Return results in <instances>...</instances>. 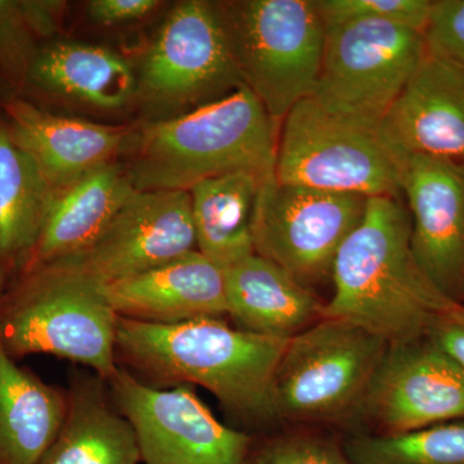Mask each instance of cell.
<instances>
[{
	"label": "cell",
	"instance_id": "6da1fadb",
	"mask_svg": "<svg viewBox=\"0 0 464 464\" xmlns=\"http://www.w3.org/2000/svg\"><path fill=\"white\" fill-rule=\"evenodd\" d=\"M334 295L323 317L362 326L389 344L427 337L440 316L460 306L431 282L415 257L401 198H371L332 267Z\"/></svg>",
	"mask_w": 464,
	"mask_h": 464
},
{
	"label": "cell",
	"instance_id": "7a4b0ae2",
	"mask_svg": "<svg viewBox=\"0 0 464 464\" xmlns=\"http://www.w3.org/2000/svg\"><path fill=\"white\" fill-rule=\"evenodd\" d=\"M289 340L232 328L222 317L150 324L119 317L116 360L166 386L197 384L255 423L276 420L274 381Z\"/></svg>",
	"mask_w": 464,
	"mask_h": 464
},
{
	"label": "cell",
	"instance_id": "3957f363",
	"mask_svg": "<svg viewBox=\"0 0 464 464\" xmlns=\"http://www.w3.org/2000/svg\"><path fill=\"white\" fill-rule=\"evenodd\" d=\"M276 121L246 87L152 121L133 140L124 172L136 190L190 191L231 173L275 176Z\"/></svg>",
	"mask_w": 464,
	"mask_h": 464
},
{
	"label": "cell",
	"instance_id": "277c9868",
	"mask_svg": "<svg viewBox=\"0 0 464 464\" xmlns=\"http://www.w3.org/2000/svg\"><path fill=\"white\" fill-rule=\"evenodd\" d=\"M119 316L102 288L57 265L24 271L0 298V341L14 359L56 356L88 366L108 382L119 369Z\"/></svg>",
	"mask_w": 464,
	"mask_h": 464
},
{
	"label": "cell",
	"instance_id": "5b68a950",
	"mask_svg": "<svg viewBox=\"0 0 464 464\" xmlns=\"http://www.w3.org/2000/svg\"><path fill=\"white\" fill-rule=\"evenodd\" d=\"M243 83L275 121L315 93L326 27L314 0L216 3Z\"/></svg>",
	"mask_w": 464,
	"mask_h": 464
},
{
	"label": "cell",
	"instance_id": "8992f818",
	"mask_svg": "<svg viewBox=\"0 0 464 464\" xmlns=\"http://www.w3.org/2000/svg\"><path fill=\"white\" fill-rule=\"evenodd\" d=\"M404 161L378 128L332 114L308 97L284 118L275 179L368 199L401 198Z\"/></svg>",
	"mask_w": 464,
	"mask_h": 464
},
{
	"label": "cell",
	"instance_id": "52a82bcc",
	"mask_svg": "<svg viewBox=\"0 0 464 464\" xmlns=\"http://www.w3.org/2000/svg\"><path fill=\"white\" fill-rule=\"evenodd\" d=\"M389 343L362 326L322 317L289 338L274 381L276 420L356 418Z\"/></svg>",
	"mask_w": 464,
	"mask_h": 464
},
{
	"label": "cell",
	"instance_id": "ba28073f",
	"mask_svg": "<svg viewBox=\"0 0 464 464\" xmlns=\"http://www.w3.org/2000/svg\"><path fill=\"white\" fill-rule=\"evenodd\" d=\"M426 54L423 33L395 24L329 27L313 99L332 114L378 128Z\"/></svg>",
	"mask_w": 464,
	"mask_h": 464
},
{
	"label": "cell",
	"instance_id": "9c48e42d",
	"mask_svg": "<svg viewBox=\"0 0 464 464\" xmlns=\"http://www.w3.org/2000/svg\"><path fill=\"white\" fill-rule=\"evenodd\" d=\"M137 82V94L159 112L199 108L246 87L216 3L177 5L146 54Z\"/></svg>",
	"mask_w": 464,
	"mask_h": 464
},
{
	"label": "cell",
	"instance_id": "30bf717a",
	"mask_svg": "<svg viewBox=\"0 0 464 464\" xmlns=\"http://www.w3.org/2000/svg\"><path fill=\"white\" fill-rule=\"evenodd\" d=\"M368 198L290 185L275 176L259 188L253 244L304 285L332 274L342 244L364 217Z\"/></svg>",
	"mask_w": 464,
	"mask_h": 464
},
{
	"label": "cell",
	"instance_id": "8fae6325",
	"mask_svg": "<svg viewBox=\"0 0 464 464\" xmlns=\"http://www.w3.org/2000/svg\"><path fill=\"white\" fill-rule=\"evenodd\" d=\"M108 383L136 433L141 464H248L253 439L219 422L186 384L158 389L121 365Z\"/></svg>",
	"mask_w": 464,
	"mask_h": 464
},
{
	"label": "cell",
	"instance_id": "7c38bea8",
	"mask_svg": "<svg viewBox=\"0 0 464 464\" xmlns=\"http://www.w3.org/2000/svg\"><path fill=\"white\" fill-rule=\"evenodd\" d=\"M192 250L190 191L134 190L96 239L52 265L105 288Z\"/></svg>",
	"mask_w": 464,
	"mask_h": 464
},
{
	"label": "cell",
	"instance_id": "4fadbf2b",
	"mask_svg": "<svg viewBox=\"0 0 464 464\" xmlns=\"http://www.w3.org/2000/svg\"><path fill=\"white\" fill-rule=\"evenodd\" d=\"M357 417L377 435L464 420V371L427 337L389 344Z\"/></svg>",
	"mask_w": 464,
	"mask_h": 464
},
{
	"label": "cell",
	"instance_id": "5bb4252c",
	"mask_svg": "<svg viewBox=\"0 0 464 464\" xmlns=\"http://www.w3.org/2000/svg\"><path fill=\"white\" fill-rule=\"evenodd\" d=\"M411 221V246L427 276L451 301L464 299V163L411 155L401 197Z\"/></svg>",
	"mask_w": 464,
	"mask_h": 464
},
{
	"label": "cell",
	"instance_id": "9a60e30c",
	"mask_svg": "<svg viewBox=\"0 0 464 464\" xmlns=\"http://www.w3.org/2000/svg\"><path fill=\"white\" fill-rule=\"evenodd\" d=\"M378 130L400 157L464 163V70L427 52Z\"/></svg>",
	"mask_w": 464,
	"mask_h": 464
},
{
	"label": "cell",
	"instance_id": "2e32d148",
	"mask_svg": "<svg viewBox=\"0 0 464 464\" xmlns=\"http://www.w3.org/2000/svg\"><path fill=\"white\" fill-rule=\"evenodd\" d=\"M124 319L179 324L227 315L225 271L198 250L102 288Z\"/></svg>",
	"mask_w": 464,
	"mask_h": 464
},
{
	"label": "cell",
	"instance_id": "e0dca14e",
	"mask_svg": "<svg viewBox=\"0 0 464 464\" xmlns=\"http://www.w3.org/2000/svg\"><path fill=\"white\" fill-rule=\"evenodd\" d=\"M7 114L12 140L56 191L112 163L128 140L123 127L52 114L23 100L11 101Z\"/></svg>",
	"mask_w": 464,
	"mask_h": 464
},
{
	"label": "cell",
	"instance_id": "ac0fdd59",
	"mask_svg": "<svg viewBox=\"0 0 464 464\" xmlns=\"http://www.w3.org/2000/svg\"><path fill=\"white\" fill-rule=\"evenodd\" d=\"M225 283L227 315L244 331L289 340L323 317L308 286L256 253L225 270Z\"/></svg>",
	"mask_w": 464,
	"mask_h": 464
},
{
	"label": "cell",
	"instance_id": "d6986e66",
	"mask_svg": "<svg viewBox=\"0 0 464 464\" xmlns=\"http://www.w3.org/2000/svg\"><path fill=\"white\" fill-rule=\"evenodd\" d=\"M26 79L43 92L100 111L125 108L139 90L123 57L79 43H54L36 51Z\"/></svg>",
	"mask_w": 464,
	"mask_h": 464
},
{
	"label": "cell",
	"instance_id": "ffe728a7",
	"mask_svg": "<svg viewBox=\"0 0 464 464\" xmlns=\"http://www.w3.org/2000/svg\"><path fill=\"white\" fill-rule=\"evenodd\" d=\"M103 382L99 375L72 382L65 420L38 464H141L133 427Z\"/></svg>",
	"mask_w": 464,
	"mask_h": 464
},
{
	"label": "cell",
	"instance_id": "44dd1931",
	"mask_svg": "<svg viewBox=\"0 0 464 464\" xmlns=\"http://www.w3.org/2000/svg\"><path fill=\"white\" fill-rule=\"evenodd\" d=\"M134 190L124 168L112 161L65 190L57 191L24 271L81 252L96 239Z\"/></svg>",
	"mask_w": 464,
	"mask_h": 464
},
{
	"label": "cell",
	"instance_id": "7402d4cb",
	"mask_svg": "<svg viewBox=\"0 0 464 464\" xmlns=\"http://www.w3.org/2000/svg\"><path fill=\"white\" fill-rule=\"evenodd\" d=\"M67 392L17 365L0 341V464H38L67 413Z\"/></svg>",
	"mask_w": 464,
	"mask_h": 464
},
{
	"label": "cell",
	"instance_id": "603a6c76",
	"mask_svg": "<svg viewBox=\"0 0 464 464\" xmlns=\"http://www.w3.org/2000/svg\"><path fill=\"white\" fill-rule=\"evenodd\" d=\"M265 181L255 174L231 173L190 190L197 250L221 270L256 253L253 218Z\"/></svg>",
	"mask_w": 464,
	"mask_h": 464
},
{
	"label": "cell",
	"instance_id": "cb8c5ba5",
	"mask_svg": "<svg viewBox=\"0 0 464 464\" xmlns=\"http://www.w3.org/2000/svg\"><path fill=\"white\" fill-rule=\"evenodd\" d=\"M57 191L7 125L0 124V261L24 266L33 255Z\"/></svg>",
	"mask_w": 464,
	"mask_h": 464
},
{
	"label": "cell",
	"instance_id": "d4e9b609",
	"mask_svg": "<svg viewBox=\"0 0 464 464\" xmlns=\"http://www.w3.org/2000/svg\"><path fill=\"white\" fill-rule=\"evenodd\" d=\"M343 448L351 464H464V420L396 435L357 433Z\"/></svg>",
	"mask_w": 464,
	"mask_h": 464
},
{
	"label": "cell",
	"instance_id": "484cf974",
	"mask_svg": "<svg viewBox=\"0 0 464 464\" xmlns=\"http://www.w3.org/2000/svg\"><path fill=\"white\" fill-rule=\"evenodd\" d=\"M326 29L356 21H383L424 33L431 16L430 0H316Z\"/></svg>",
	"mask_w": 464,
	"mask_h": 464
},
{
	"label": "cell",
	"instance_id": "4316f807",
	"mask_svg": "<svg viewBox=\"0 0 464 464\" xmlns=\"http://www.w3.org/2000/svg\"><path fill=\"white\" fill-rule=\"evenodd\" d=\"M248 464H351L343 444L313 433H286L253 442Z\"/></svg>",
	"mask_w": 464,
	"mask_h": 464
},
{
	"label": "cell",
	"instance_id": "83f0119b",
	"mask_svg": "<svg viewBox=\"0 0 464 464\" xmlns=\"http://www.w3.org/2000/svg\"><path fill=\"white\" fill-rule=\"evenodd\" d=\"M423 35L429 53L464 70V0L433 2Z\"/></svg>",
	"mask_w": 464,
	"mask_h": 464
},
{
	"label": "cell",
	"instance_id": "f1b7e54d",
	"mask_svg": "<svg viewBox=\"0 0 464 464\" xmlns=\"http://www.w3.org/2000/svg\"><path fill=\"white\" fill-rule=\"evenodd\" d=\"M33 34L21 2L0 0V63L25 79L36 53L32 48Z\"/></svg>",
	"mask_w": 464,
	"mask_h": 464
},
{
	"label": "cell",
	"instance_id": "f546056e",
	"mask_svg": "<svg viewBox=\"0 0 464 464\" xmlns=\"http://www.w3.org/2000/svg\"><path fill=\"white\" fill-rule=\"evenodd\" d=\"M163 5L158 0H93L88 16L101 25H121L149 16Z\"/></svg>",
	"mask_w": 464,
	"mask_h": 464
},
{
	"label": "cell",
	"instance_id": "4dcf8cb0",
	"mask_svg": "<svg viewBox=\"0 0 464 464\" xmlns=\"http://www.w3.org/2000/svg\"><path fill=\"white\" fill-rule=\"evenodd\" d=\"M427 338L464 371V310L458 306L439 317Z\"/></svg>",
	"mask_w": 464,
	"mask_h": 464
},
{
	"label": "cell",
	"instance_id": "1f68e13d",
	"mask_svg": "<svg viewBox=\"0 0 464 464\" xmlns=\"http://www.w3.org/2000/svg\"><path fill=\"white\" fill-rule=\"evenodd\" d=\"M12 267L14 266L9 265L8 262L0 261V298H2L3 293L5 292V286H7V280Z\"/></svg>",
	"mask_w": 464,
	"mask_h": 464
},
{
	"label": "cell",
	"instance_id": "d6a6232c",
	"mask_svg": "<svg viewBox=\"0 0 464 464\" xmlns=\"http://www.w3.org/2000/svg\"><path fill=\"white\" fill-rule=\"evenodd\" d=\"M460 306H462L463 310H464V299H463L462 304H460Z\"/></svg>",
	"mask_w": 464,
	"mask_h": 464
}]
</instances>
